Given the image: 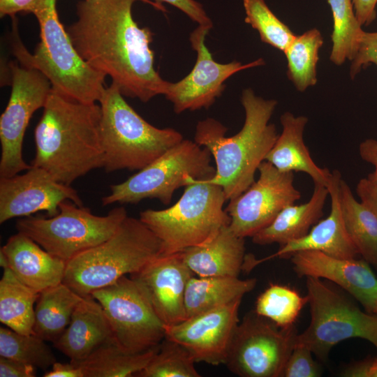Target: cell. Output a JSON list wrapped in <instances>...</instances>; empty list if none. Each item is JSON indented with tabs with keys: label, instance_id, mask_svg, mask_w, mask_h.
<instances>
[{
	"label": "cell",
	"instance_id": "10",
	"mask_svg": "<svg viewBox=\"0 0 377 377\" xmlns=\"http://www.w3.org/2000/svg\"><path fill=\"white\" fill-rule=\"evenodd\" d=\"M209 151L195 141L184 139L126 181L110 186L102 204L138 203L147 198L170 203L175 191L186 186V179H208L216 168Z\"/></svg>",
	"mask_w": 377,
	"mask_h": 377
},
{
	"label": "cell",
	"instance_id": "15",
	"mask_svg": "<svg viewBox=\"0 0 377 377\" xmlns=\"http://www.w3.org/2000/svg\"><path fill=\"white\" fill-rule=\"evenodd\" d=\"M212 27L198 25L190 34L189 40L197 53L191 71L177 82H167L164 95L173 104L176 113L186 110L207 109L223 92L224 82L236 73L265 64L260 58L243 64L233 61L221 64L214 61L205 45V38Z\"/></svg>",
	"mask_w": 377,
	"mask_h": 377
},
{
	"label": "cell",
	"instance_id": "12",
	"mask_svg": "<svg viewBox=\"0 0 377 377\" xmlns=\"http://www.w3.org/2000/svg\"><path fill=\"white\" fill-rule=\"evenodd\" d=\"M103 306L112 337L124 350L141 353L158 346L165 337V325L155 312L139 285L124 276L91 293Z\"/></svg>",
	"mask_w": 377,
	"mask_h": 377
},
{
	"label": "cell",
	"instance_id": "40",
	"mask_svg": "<svg viewBox=\"0 0 377 377\" xmlns=\"http://www.w3.org/2000/svg\"><path fill=\"white\" fill-rule=\"evenodd\" d=\"M36 367L13 359L0 357L1 377H34Z\"/></svg>",
	"mask_w": 377,
	"mask_h": 377
},
{
	"label": "cell",
	"instance_id": "6",
	"mask_svg": "<svg viewBox=\"0 0 377 377\" xmlns=\"http://www.w3.org/2000/svg\"><path fill=\"white\" fill-rule=\"evenodd\" d=\"M99 105L103 168L107 172L142 170L184 140L179 131L144 119L113 83L105 88Z\"/></svg>",
	"mask_w": 377,
	"mask_h": 377
},
{
	"label": "cell",
	"instance_id": "13",
	"mask_svg": "<svg viewBox=\"0 0 377 377\" xmlns=\"http://www.w3.org/2000/svg\"><path fill=\"white\" fill-rule=\"evenodd\" d=\"M11 93L0 117V177L29 170L24 160V133L34 113L43 108L52 90L48 79L38 70L18 61L9 65Z\"/></svg>",
	"mask_w": 377,
	"mask_h": 377
},
{
	"label": "cell",
	"instance_id": "39",
	"mask_svg": "<svg viewBox=\"0 0 377 377\" xmlns=\"http://www.w3.org/2000/svg\"><path fill=\"white\" fill-rule=\"evenodd\" d=\"M153 1V0H151ZM157 3H167L185 13L191 20L198 25L213 26L212 22L203 6L195 0H154Z\"/></svg>",
	"mask_w": 377,
	"mask_h": 377
},
{
	"label": "cell",
	"instance_id": "3",
	"mask_svg": "<svg viewBox=\"0 0 377 377\" xmlns=\"http://www.w3.org/2000/svg\"><path fill=\"white\" fill-rule=\"evenodd\" d=\"M241 103L245 120L237 134L226 137L228 128L218 120L207 118L198 122L194 137L216 163L214 177L203 180L221 186L226 200L239 195L255 182L256 172L279 135L275 125L269 123L276 100L258 96L247 88L242 93Z\"/></svg>",
	"mask_w": 377,
	"mask_h": 377
},
{
	"label": "cell",
	"instance_id": "42",
	"mask_svg": "<svg viewBox=\"0 0 377 377\" xmlns=\"http://www.w3.org/2000/svg\"><path fill=\"white\" fill-rule=\"evenodd\" d=\"M341 374L346 377H377V357L367 358L353 363Z\"/></svg>",
	"mask_w": 377,
	"mask_h": 377
},
{
	"label": "cell",
	"instance_id": "35",
	"mask_svg": "<svg viewBox=\"0 0 377 377\" xmlns=\"http://www.w3.org/2000/svg\"><path fill=\"white\" fill-rule=\"evenodd\" d=\"M195 363L193 357L184 346L165 337L151 360L135 376L200 377Z\"/></svg>",
	"mask_w": 377,
	"mask_h": 377
},
{
	"label": "cell",
	"instance_id": "8",
	"mask_svg": "<svg viewBox=\"0 0 377 377\" xmlns=\"http://www.w3.org/2000/svg\"><path fill=\"white\" fill-rule=\"evenodd\" d=\"M311 319L296 344L309 348L321 361L339 342L360 338L377 349V313L363 311L344 293L323 279L306 277Z\"/></svg>",
	"mask_w": 377,
	"mask_h": 377
},
{
	"label": "cell",
	"instance_id": "27",
	"mask_svg": "<svg viewBox=\"0 0 377 377\" xmlns=\"http://www.w3.org/2000/svg\"><path fill=\"white\" fill-rule=\"evenodd\" d=\"M83 297L63 282L41 291L35 307L34 334L54 343L68 327Z\"/></svg>",
	"mask_w": 377,
	"mask_h": 377
},
{
	"label": "cell",
	"instance_id": "43",
	"mask_svg": "<svg viewBox=\"0 0 377 377\" xmlns=\"http://www.w3.org/2000/svg\"><path fill=\"white\" fill-rule=\"evenodd\" d=\"M40 0H0L1 17L18 13H33Z\"/></svg>",
	"mask_w": 377,
	"mask_h": 377
},
{
	"label": "cell",
	"instance_id": "38",
	"mask_svg": "<svg viewBox=\"0 0 377 377\" xmlns=\"http://www.w3.org/2000/svg\"><path fill=\"white\" fill-rule=\"evenodd\" d=\"M377 66V31H364L359 46L350 68V75L354 78L369 64Z\"/></svg>",
	"mask_w": 377,
	"mask_h": 377
},
{
	"label": "cell",
	"instance_id": "18",
	"mask_svg": "<svg viewBox=\"0 0 377 377\" xmlns=\"http://www.w3.org/2000/svg\"><path fill=\"white\" fill-rule=\"evenodd\" d=\"M300 277L325 279L337 285L369 313H377V278L364 259L341 258L318 251H302L290 256Z\"/></svg>",
	"mask_w": 377,
	"mask_h": 377
},
{
	"label": "cell",
	"instance_id": "11",
	"mask_svg": "<svg viewBox=\"0 0 377 377\" xmlns=\"http://www.w3.org/2000/svg\"><path fill=\"white\" fill-rule=\"evenodd\" d=\"M297 334L294 325L281 327L249 312L235 329L225 365L241 377H281Z\"/></svg>",
	"mask_w": 377,
	"mask_h": 377
},
{
	"label": "cell",
	"instance_id": "1",
	"mask_svg": "<svg viewBox=\"0 0 377 377\" xmlns=\"http://www.w3.org/2000/svg\"><path fill=\"white\" fill-rule=\"evenodd\" d=\"M138 1L166 12L151 0H83L77 4V20L66 30L80 55L110 76L124 96L147 103L164 95L168 81L154 68V34L133 17Z\"/></svg>",
	"mask_w": 377,
	"mask_h": 377
},
{
	"label": "cell",
	"instance_id": "26",
	"mask_svg": "<svg viewBox=\"0 0 377 377\" xmlns=\"http://www.w3.org/2000/svg\"><path fill=\"white\" fill-rule=\"evenodd\" d=\"M256 283L255 278L192 276L185 292L186 319L242 298Z\"/></svg>",
	"mask_w": 377,
	"mask_h": 377
},
{
	"label": "cell",
	"instance_id": "34",
	"mask_svg": "<svg viewBox=\"0 0 377 377\" xmlns=\"http://www.w3.org/2000/svg\"><path fill=\"white\" fill-rule=\"evenodd\" d=\"M45 341L35 334H20L8 327H1L0 357L47 371L57 360Z\"/></svg>",
	"mask_w": 377,
	"mask_h": 377
},
{
	"label": "cell",
	"instance_id": "20",
	"mask_svg": "<svg viewBox=\"0 0 377 377\" xmlns=\"http://www.w3.org/2000/svg\"><path fill=\"white\" fill-rule=\"evenodd\" d=\"M341 179L339 171L332 172V178L327 186L331 198V210L325 219L316 223L306 235L281 246L276 252L269 256L257 259L251 254L246 255L243 270L249 272L269 260L290 257L302 251H318L341 258H356L359 253L346 230L339 202Z\"/></svg>",
	"mask_w": 377,
	"mask_h": 377
},
{
	"label": "cell",
	"instance_id": "14",
	"mask_svg": "<svg viewBox=\"0 0 377 377\" xmlns=\"http://www.w3.org/2000/svg\"><path fill=\"white\" fill-rule=\"evenodd\" d=\"M258 171V180L229 200L225 209L230 217V228L244 238L252 237L268 226L283 208L301 198L293 184V172H281L267 161Z\"/></svg>",
	"mask_w": 377,
	"mask_h": 377
},
{
	"label": "cell",
	"instance_id": "32",
	"mask_svg": "<svg viewBox=\"0 0 377 377\" xmlns=\"http://www.w3.org/2000/svg\"><path fill=\"white\" fill-rule=\"evenodd\" d=\"M333 18L330 61L337 66L353 61L364 31L360 24L352 0H327Z\"/></svg>",
	"mask_w": 377,
	"mask_h": 377
},
{
	"label": "cell",
	"instance_id": "22",
	"mask_svg": "<svg viewBox=\"0 0 377 377\" xmlns=\"http://www.w3.org/2000/svg\"><path fill=\"white\" fill-rule=\"evenodd\" d=\"M112 337L110 324L103 306L90 295L83 297L68 327L53 343L70 361L80 362Z\"/></svg>",
	"mask_w": 377,
	"mask_h": 377
},
{
	"label": "cell",
	"instance_id": "19",
	"mask_svg": "<svg viewBox=\"0 0 377 377\" xmlns=\"http://www.w3.org/2000/svg\"><path fill=\"white\" fill-rule=\"evenodd\" d=\"M193 276L179 252L160 255L130 277L145 293L163 323L170 325L186 319L185 292Z\"/></svg>",
	"mask_w": 377,
	"mask_h": 377
},
{
	"label": "cell",
	"instance_id": "7",
	"mask_svg": "<svg viewBox=\"0 0 377 377\" xmlns=\"http://www.w3.org/2000/svg\"><path fill=\"white\" fill-rule=\"evenodd\" d=\"M186 182L184 193L172 206L140 213L139 219L161 241L162 255L202 244L230 223L223 208L226 198L221 186L192 177Z\"/></svg>",
	"mask_w": 377,
	"mask_h": 377
},
{
	"label": "cell",
	"instance_id": "23",
	"mask_svg": "<svg viewBox=\"0 0 377 377\" xmlns=\"http://www.w3.org/2000/svg\"><path fill=\"white\" fill-rule=\"evenodd\" d=\"M244 239L228 225L208 242L181 253L186 265L198 276L238 277L246 256Z\"/></svg>",
	"mask_w": 377,
	"mask_h": 377
},
{
	"label": "cell",
	"instance_id": "31",
	"mask_svg": "<svg viewBox=\"0 0 377 377\" xmlns=\"http://www.w3.org/2000/svg\"><path fill=\"white\" fill-rule=\"evenodd\" d=\"M323 44L320 31L313 28L296 36L285 51L288 77L299 91H304L316 84V66Z\"/></svg>",
	"mask_w": 377,
	"mask_h": 377
},
{
	"label": "cell",
	"instance_id": "45",
	"mask_svg": "<svg viewBox=\"0 0 377 377\" xmlns=\"http://www.w3.org/2000/svg\"><path fill=\"white\" fill-rule=\"evenodd\" d=\"M359 153L362 160L374 166V171L369 174L367 178L377 185V140L368 138L362 142L359 146Z\"/></svg>",
	"mask_w": 377,
	"mask_h": 377
},
{
	"label": "cell",
	"instance_id": "37",
	"mask_svg": "<svg viewBox=\"0 0 377 377\" xmlns=\"http://www.w3.org/2000/svg\"><path fill=\"white\" fill-rule=\"evenodd\" d=\"M311 350L296 344L285 364L281 377H318L321 369L313 357Z\"/></svg>",
	"mask_w": 377,
	"mask_h": 377
},
{
	"label": "cell",
	"instance_id": "21",
	"mask_svg": "<svg viewBox=\"0 0 377 377\" xmlns=\"http://www.w3.org/2000/svg\"><path fill=\"white\" fill-rule=\"evenodd\" d=\"M0 265L9 268L24 284L40 293L63 282L66 263L17 232L1 248Z\"/></svg>",
	"mask_w": 377,
	"mask_h": 377
},
{
	"label": "cell",
	"instance_id": "9",
	"mask_svg": "<svg viewBox=\"0 0 377 377\" xmlns=\"http://www.w3.org/2000/svg\"><path fill=\"white\" fill-rule=\"evenodd\" d=\"M127 216L124 207L114 208L105 216H97L88 208L66 200L60 204L57 215L23 217L17 221L16 228L67 263L110 238Z\"/></svg>",
	"mask_w": 377,
	"mask_h": 377
},
{
	"label": "cell",
	"instance_id": "5",
	"mask_svg": "<svg viewBox=\"0 0 377 377\" xmlns=\"http://www.w3.org/2000/svg\"><path fill=\"white\" fill-rule=\"evenodd\" d=\"M161 253V241L140 219L127 216L110 238L66 263L63 283L90 295L140 271Z\"/></svg>",
	"mask_w": 377,
	"mask_h": 377
},
{
	"label": "cell",
	"instance_id": "17",
	"mask_svg": "<svg viewBox=\"0 0 377 377\" xmlns=\"http://www.w3.org/2000/svg\"><path fill=\"white\" fill-rule=\"evenodd\" d=\"M242 298L182 322L165 325V337L184 346L195 362L225 364L229 346L239 324Z\"/></svg>",
	"mask_w": 377,
	"mask_h": 377
},
{
	"label": "cell",
	"instance_id": "46",
	"mask_svg": "<svg viewBox=\"0 0 377 377\" xmlns=\"http://www.w3.org/2000/svg\"><path fill=\"white\" fill-rule=\"evenodd\" d=\"M44 377H84L82 368L76 362H56L50 371H46Z\"/></svg>",
	"mask_w": 377,
	"mask_h": 377
},
{
	"label": "cell",
	"instance_id": "36",
	"mask_svg": "<svg viewBox=\"0 0 377 377\" xmlns=\"http://www.w3.org/2000/svg\"><path fill=\"white\" fill-rule=\"evenodd\" d=\"M245 22L256 29L260 40L283 52L296 35L270 10L265 0H243Z\"/></svg>",
	"mask_w": 377,
	"mask_h": 377
},
{
	"label": "cell",
	"instance_id": "44",
	"mask_svg": "<svg viewBox=\"0 0 377 377\" xmlns=\"http://www.w3.org/2000/svg\"><path fill=\"white\" fill-rule=\"evenodd\" d=\"M356 17L362 26H368L376 17L377 0H352Z\"/></svg>",
	"mask_w": 377,
	"mask_h": 377
},
{
	"label": "cell",
	"instance_id": "29",
	"mask_svg": "<svg viewBox=\"0 0 377 377\" xmlns=\"http://www.w3.org/2000/svg\"><path fill=\"white\" fill-rule=\"evenodd\" d=\"M339 202L346 230L359 255L377 270V218L354 197L342 178L339 188Z\"/></svg>",
	"mask_w": 377,
	"mask_h": 377
},
{
	"label": "cell",
	"instance_id": "30",
	"mask_svg": "<svg viewBox=\"0 0 377 377\" xmlns=\"http://www.w3.org/2000/svg\"><path fill=\"white\" fill-rule=\"evenodd\" d=\"M40 293L20 281L8 267L0 280V321L24 334H34V304Z\"/></svg>",
	"mask_w": 377,
	"mask_h": 377
},
{
	"label": "cell",
	"instance_id": "2",
	"mask_svg": "<svg viewBox=\"0 0 377 377\" xmlns=\"http://www.w3.org/2000/svg\"><path fill=\"white\" fill-rule=\"evenodd\" d=\"M43 109L34 131L32 166L66 185L103 168L100 105L78 102L52 89Z\"/></svg>",
	"mask_w": 377,
	"mask_h": 377
},
{
	"label": "cell",
	"instance_id": "33",
	"mask_svg": "<svg viewBox=\"0 0 377 377\" xmlns=\"http://www.w3.org/2000/svg\"><path fill=\"white\" fill-rule=\"evenodd\" d=\"M308 297L286 285L271 283L257 298L255 311L281 327L294 325Z\"/></svg>",
	"mask_w": 377,
	"mask_h": 377
},
{
	"label": "cell",
	"instance_id": "25",
	"mask_svg": "<svg viewBox=\"0 0 377 377\" xmlns=\"http://www.w3.org/2000/svg\"><path fill=\"white\" fill-rule=\"evenodd\" d=\"M314 185L308 202L283 208L268 226L252 237L253 242L258 245L278 243L282 246L306 235L323 216L329 195L325 186Z\"/></svg>",
	"mask_w": 377,
	"mask_h": 377
},
{
	"label": "cell",
	"instance_id": "28",
	"mask_svg": "<svg viewBox=\"0 0 377 377\" xmlns=\"http://www.w3.org/2000/svg\"><path fill=\"white\" fill-rule=\"evenodd\" d=\"M159 345L144 352L131 353L121 348L112 337L86 359L75 362L82 368L84 377L135 376L151 360Z\"/></svg>",
	"mask_w": 377,
	"mask_h": 377
},
{
	"label": "cell",
	"instance_id": "16",
	"mask_svg": "<svg viewBox=\"0 0 377 377\" xmlns=\"http://www.w3.org/2000/svg\"><path fill=\"white\" fill-rule=\"evenodd\" d=\"M66 200L82 206L76 190L43 168L31 165L24 174L0 177V223L43 211L54 216Z\"/></svg>",
	"mask_w": 377,
	"mask_h": 377
},
{
	"label": "cell",
	"instance_id": "24",
	"mask_svg": "<svg viewBox=\"0 0 377 377\" xmlns=\"http://www.w3.org/2000/svg\"><path fill=\"white\" fill-rule=\"evenodd\" d=\"M280 121L281 133L278 135L265 161L281 172H304L310 176L314 184L327 187L330 182L332 172L315 163L304 142V131L308 118L286 112L281 114Z\"/></svg>",
	"mask_w": 377,
	"mask_h": 377
},
{
	"label": "cell",
	"instance_id": "4",
	"mask_svg": "<svg viewBox=\"0 0 377 377\" xmlns=\"http://www.w3.org/2000/svg\"><path fill=\"white\" fill-rule=\"evenodd\" d=\"M57 0H40L33 14L39 23L40 40L33 54L13 30V52L17 61L41 72L59 94L84 103H99L105 75L91 67L77 52L59 20Z\"/></svg>",
	"mask_w": 377,
	"mask_h": 377
},
{
	"label": "cell",
	"instance_id": "41",
	"mask_svg": "<svg viewBox=\"0 0 377 377\" xmlns=\"http://www.w3.org/2000/svg\"><path fill=\"white\" fill-rule=\"evenodd\" d=\"M356 193L360 201L377 218V185L371 182L367 177L362 178L357 184Z\"/></svg>",
	"mask_w": 377,
	"mask_h": 377
}]
</instances>
